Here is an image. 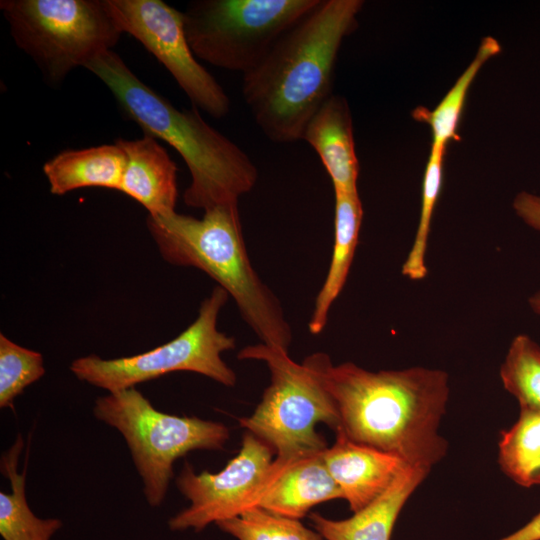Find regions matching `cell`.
<instances>
[{"instance_id":"6da1fadb","label":"cell","mask_w":540,"mask_h":540,"mask_svg":"<svg viewBox=\"0 0 540 540\" xmlns=\"http://www.w3.org/2000/svg\"><path fill=\"white\" fill-rule=\"evenodd\" d=\"M336 405L349 440L431 471L447 454L439 426L449 399V376L421 366L372 372L352 362L333 365L324 353L305 359Z\"/></svg>"},{"instance_id":"7a4b0ae2","label":"cell","mask_w":540,"mask_h":540,"mask_svg":"<svg viewBox=\"0 0 540 540\" xmlns=\"http://www.w3.org/2000/svg\"><path fill=\"white\" fill-rule=\"evenodd\" d=\"M362 5L360 0H320L243 74L244 102L270 141L301 140L310 118L332 95L337 56Z\"/></svg>"},{"instance_id":"3957f363","label":"cell","mask_w":540,"mask_h":540,"mask_svg":"<svg viewBox=\"0 0 540 540\" xmlns=\"http://www.w3.org/2000/svg\"><path fill=\"white\" fill-rule=\"evenodd\" d=\"M110 90L123 114L184 160L190 185L184 203L204 211L236 202L253 189L258 170L236 143L210 126L197 108L178 109L142 82L113 50L100 53L84 67Z\"/></svg>"},{"instance_id":"277c9868","label":"cell","mask_w":540,"mask_h":540,"mask_svg":"<svg viewBox=\"0 0 540 540\" xmlns=\"http://www.w3.org/2000/svg\"><path fill=\"white\" fill-rule=\"evenodd\" d=\"M146 224L166 262L206 273L232 297L261 343L288 352L292 330L277 296L250 262L238 201L209 208L202 218L148 215Z\"/></svg>"},{"instance_id":"5b68a950","label":"cell","mask_w":540,"mask_h":540,"mask_svg":"<svg viewBox=\"0 0 540 540\" xmlns=\"http://www.w3.org/2000/svg\"><path fill=\"white\" fill-rule=\"evenodd\" d=\"M238 358L264 361L271 375L253 413L238 419L240 426L273 448L276 464L323 452L328 446L316 425L324 423L337 432L340 420L313 367L263 343L241 349Z\"/></svg>"},{"instance_id":"8992f818","label":"cell","mask_w":540,"mask_h":540,"mask_svg":"<svg viewBox=\"0 0 540 540\" xmlns=\"http://www.w3.org/2000/svg\"><path fill=\"white\" fill-rule=\"evenodd\" d=\"M93 413L124 437L152 507L165 499L178 458L192 450L222 449L230 436L223 423L157 410L135 387L98 397Z\"/></svg>"},{"instance_id":"52a82bcc","label":"cell","mask_w":540,"mask_h":540,"mask_svg":"<svg viewBox=\"0 0 540 540\" xmlns=\"http://www.w3.org/2000/svg\"><path fill=\"white\" fill-rule=\"evenodd\" d=\"M16 45L52 84L118 43L122 31L105 0H2Z\"/></svg>"},{"instance_id":"ba28073f","label":"cell","mask_w":540,"mask_h":540,"mask_svg":"<svg viewBox=\"0 0 540 540\" xmlns=\"http://www.w3.org/2000/svg\"><path fill=\"white\" fill-rule=\"evenodd\" d=\"M320 0H195L183 11L198 59L245 74Z\"/></svg>"},{"instance_id":"9c48e42d","label":"cell","mask_w":540,"mask_h":540,"mask_svg":"<svg viewBox=\"0 0 540 540\" xmlns=\"http://www.w3.org/2000/svg\"><path fill=\"white\" fill-rule=\"evenodd\" d=\"M228 297L229 294L216 285L202 301L193 323L165 344L129 357H80L71 363L70 370L80 381L109 393L176 371L198 373L224 386H234L236 374L224 362L222 353L234 349L235 339L217 329L219 312Z\"/></svg>"},{"instance_id":"30bf717a","label":"cell","mask_w":540,"mask_h":540,"mask_svg":"<svg viewBox=\"0 0 540 540\" xmlns=\"http://www.w3.org/2000/svg\"><path fill=\"white\" fill-rule=\"evenodd\" d=\"M123 33L138 40L169 71L195 108L226 116L230 99L193 53L183 12L161 0H105Z\"/></svg>"},{"instance_id":"8fae6325","label":"cell","mask_w":540,"mask_h":540,"mask_svg":"<svg viewBox=\"0 0 540 540\" xmlns=\"http://www.w3.org/2000/svg\"><path fill=\"white\" fill-rule=\"evenodd\" d=\"M274 450L250 432H245L238 454L217 473H195L185 464L176 479L178 490L190 506L168 521L173 531H201L211 523L230 519L253 507L272 463Z\"/></svg>"},{"instance_id":"7c38bea8","label":"cell","mask_w":540,"mask_h":540,"mask_svg":"<svg viewBox=\"0 0 540 540\" xmlns=\"http://www.w3.org/2000/svg\"><path fill=\"white\" fill-rule=\"evenodd\" d=\"M322 457L353 513L380 497L409 466L396 455L355 443L341 433Z\"/></svg>"},{"instance_id":"4fadbf2b","label":"cell","mask_w":540,"mask_h":540,"mask_svg":"<svg viewBox=\"0 0 540 540\" xmlns=\"http://www.w3.org/2000/svg\"><path fill=\"white\" fill-rule=\"evenodd\" d=\"M339 498L342 493L321 452L283 464L273 462L253 507L300 520L312 507Z\"/></svg>"},{"instance_id":"5bb4252c","label":"cell","mask_w":540,"mask_h":540,"mask_svg":"<svg viewBox=\"0 0 540 540\" xmlns=\"http://www.w3.org/2000/svg\"><path fill=\"white\" fill-rule=\"evenodd\" d=\"M126 156L120 192L140 203L149 216H167L175 211L178 197L177 166L157 139H117Z\"/></svg>"},{"instance_id":"9a60e30c","label":"cell","mask_w":540,"mask_h":540,"mask_svg":"<svg viewBox=\"0 0 540 540\" xmlns=\"http://www.w3.org/2000/svg\"><path fill=\"white\" fill-rule=\"evenodd\" d=\"M302 140L318 154L334 192H357L359 162L345 98L332 94L306 124Z\"/></svg>"},{"instance_id":"2e32d148","label":"cell","mask_w":540,"mask_h":540,"mask_svg":"<svg viewBox=\"0 0 540 540\" xmlns=\"http://www.w3.org/2000/svg\"><path fill=\"white\" fill-rule=\"evenodd\" d=\"M429 472L407 466L380 497L349 518L333 520L310 513L314 530L324 540H391L401 510Z\"/></svg>"},{"instance_id":"e0dca14e","label":"cell","mask_w":540,"mask_h":540,"mask_svg":"<svg viewBox=\"0 0 540 540\" xmlns=\"http://www.w3.org/2000/svg\"><path fill=\"white\" fill-rule=\"evenodd\" d=\"M125 166V153L114 142L64 150L44 163L43 173L50 192L61 196L89 187L119 191Z\"/></svg>"},{"instance_id":"ac0fdd59","label":"cell","mask_w":540,"mask_h":540,"mask_svg":"<svg viewBox=\"0 0 540 540\" xmlns=\"http://www.w3.org/2000/svg\"><path fill=\"white\" fill-rule=\"evenodd\" d=\"M334 245L325 281L319 290L308 329L311 334L322 332L329 310L348 278L363 217V207L357 192H334Z\"/></svg>"},{"instance_id":"d6986e66","label":"cell","mask_w":540,"mask_h":540,"mask_svg":"<svg viewBox=\"0 0 540 540\" xmlns=\"http://www.w3.org/2000/svg\"><path fill=\"white\" fill-rule=\"evenodd\" d=\"M22 447L19 436L1 460V469L10 480L12 491L0 492V534L4 540H50L62 527V521L39 518L30 509L25 495L26 472H17Z\"/></svg>"},{"instance_id":"ffe728a7","label":"cell","mask_w":540,"mask_h":540,"mask_svg":"<svg viewBox=\"0 0 540 540\" xmlns=\"http://www.w3.org/2000/svg\"><path fill=\"white\" fill-rule=\"evenodd\" d=\"M498 463L516 484L540 485V411L520 408L517 421L501 432Z\"/></svg>"},{"instance_id":"44dd1931","label":"cell","mask_w":540,"mask_h":540,"mask_svg":"<svg viewBox=\"0 0 540 540\" xmlns=\"http://www.w3.org/2000/svg\"><path fill=\"white\" fill-rule=\"evenodd\" d=\"M501 51L498 41L483 38L472 62L433 110L417 107L412 112L415 120L428 124L432 131V147L444 148L450 141H458L457 127L468 90L484 63Z\"/></svg>"},{"instance_id":"7402d4cb","label":"cell","mask_w":540,"mask_h":540,"mask_svg":"<svg viewBox=\"0 0 540 540\" xmlns=\"http://www.w3.org/2000/svg\"><path fill=\"white\" fill-rule=\"evenodd\" d=\"M506 391L520 408L540 411V345L526 334L515 336L500 367Z\"/></svg>"},{"instance_id":"603a6c76","label":"cell","mask_w":540,"mask_h":540,"mask_svg":"<svg viewBox=\"0 0 540 540\" xmlns=\"http://www.w3.org/2000/svg\"><path fill=\"white\" fill-rule=\"evenodd\" d=\"M445 152L444 148L431 146L424 172L419 222L413 244L401 269L402 275L413 281L422 280L427 275L426 252L433 212L442 187Z\"/></svg>"},{"instance_id":"cb8c5ba5","label":"cell","mask_w":540,"mask_h":540,"mask_svg":"<svg viewBox=\"0 0 540 540\" xmlns=\"http://www.w3.org/2000/svg\"><path fill=\"white\" fill-rule=\"evenodd\" d=\"M216 525L237 540H324L316 530L307 528L300 520L276 515L256 506Z\"/></svg>"},{"instance_id":"d4e9b609","label":"cell","mask_w":540,"mask_h":540,"mask_svg":"<svg viewBox=\"0 0 540 540\" xmlns=\"http://www.w3.org/2000/svg\"><path fill=\"white\" fill-rule=\"evenodd\" d=\"M45 374L41 353L0 334V407H13L15 398Z\"/></svg>"},{"instance_id":"484cf974","label":"cell","mask_w":540,"mask_h":540,"mask_svg":"<svg viewBox=\"0 0 540 540\" xmlns=\"http://www.w3.org/2000/svg\"><path fill=\"white\" fill-rule=\"evenodd\" d=\"M513 209L517 216L529 227L540 231V196L526 191L516 195Z\"/></svg>"},{"instance_id":"4316f807","label":"cell","mask_w":540,"mask_h":540,"mask_svg":"<svg viewBox=\"0 0 540 540\" xmlns=\"http://www.w3.org/2000/svg\"><path fill=\"white\" fill-rule=\"evenodd\" d=\"M498 540H540V512L524 526Z\"/></svg>"},{"instance_id":"83f0119b","label":"cell","mask_w":540,"mask_h":540,"mask_svg":"<svg viewBox=\"0 0 540 540\" xmlns=\"http://www.w3.org/2000/svg\"><path fill=\"white\" fill-rule=\"evenodd\" d=\"M528 304L530 309L540 318V290L529 297Z\"/></svg>"}]
</instances>
